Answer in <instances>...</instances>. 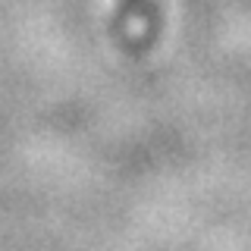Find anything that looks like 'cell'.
Here are the masks:
<instances>
[{
  "label": "cell",
  "mask_w": 251,
  "mask_h": 251,
  "mask_svg": "<svg viewBox=\"0 0 251 251\" xmlns=\"http://www.w3.org/2000/svg\"><path fill=\"white\" fill-rule=\"evenodd\" d=\"M123 19H148L151 16V0H120Z\"/></svg>",
  "instance_id": "1"
}]
</instances>
